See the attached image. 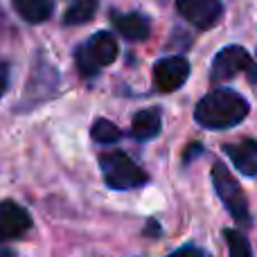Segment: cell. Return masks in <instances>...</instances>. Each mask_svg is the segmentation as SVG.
<instances>
[{
    "instance_id": "7",
    "label": "cell",
    "mask_w": 257,
    "mask_h": 257,
    "mask_svg": "<svg viewBox=\"0 0 257 257\" xmlns=\"http://www.w3.org/2000/svg\"><path fill=\"white\" fill-rule=\"evenodd\" d=\"M176 9L187 23H192L199 30L214 27L223 14L221 0H178Z\"/></svg>"
},
{
    "instance_id": "18",
    "label": "cell",
    "mask_w": 257,
    "mask_h": 257,
    "mask_svg": "<svg viewBox=\"0 0 257 257\" xmlns=\"http://www.w3.org/2000/svg\"><path fill=\"white\" fill-rule=\"evenodd\" d=\"M201 151H203V149H201V145H190V149L185 151V160H187V163H190V160L194 158V156H199Z\"/></svg>"
},
{
    "instance_id": "16",
    "label": "cell",
    "mask_w": 257,
    "mask_h": 257,
    "mask_svg": "<svg viewBox=\"0 0 257 257\" xmlns=\"http://www.w3.org/2000/svg\"><path fill=\"white\" fill-rule=\"evenodd\" d=\"M7 84H9V66L5 61H0V97L7 90Z\"/></svg>"
},
{
    "instance_id": "13",
    "label": "cell",
    "mask_w": 257,
    "mask_h": 257,
    "mask_svg": "<svg viewBox=\"0 0 257 257\" xmlns=\"http://www.w3.org/2000/svg\"><path fill=\"white\" fill-rule=\"evenodd\" d=\"M95 14H97V0H77L75 5H70L63 21L66 25H84V23L93 21Z\"/></svg>"
},
{
    "instance_id": "14",
    "label": "cell",
    "mask_w": 257,
    "mask_h": 257,
    "mask_svg": "<svg viewBox=\"0 0 257 257\" xmlns=\"http://www.w3.org/2000/svg\"><path fill=\"white\" fill-rule=\"evenodd\" d=\"M90 136H93V140L99 142V145H113V142H117L122 138V131L117 128V124H113L111 120L99 117V120H95L93 128H90Z\"/></svg>"
},
{
    "instance_id": "5",
    "label": "cell",
    "mask_w": 257,
    "mask_h": 257,
    "mask_svg": "<svg viewBox=\"0 0 257 257\" xmlns=\"http://www.w3.org/2000/svg\"><path fill=\"white\" fill-rule=\"evenodd\" d=\"M239 72H248L250 81L257 84V66L241 45H228L214 54L212 66H210V79L212 81H228Z\"/></svg>"
},
{
    "instance_id": "10",
    "label": "cell",
    "mask_w": 257,
    "mask_h": 257,
    "mask_svg": "<svg viewBox=\"0 0 257 257\" xmlns=\"http://www.w3.org/2000/svg\"><path fill=\"white\" fill-rule=\"evenodd\" d=\"M163 128V113L160 108H142L133 115L131 122V136L140 142L154 140Z\"/></svg>"
},
{
    "instance_id": "2",
    "label": "cell",
    "mask_w": 257,
    "mask_h": 257,
    "mask_svg": "<svg viewBox=\"0 0 257 257\" xmlns=\"http://www.w3.org/2000/svg\"><path fill=\"white\" fill-rule=\"evenodd\" d=\"M102 176L111 190H133L149 181L147 172L138 167L124 151H108L99 156Z\"/></svg>"
},
{
    "instance_id": "1",
    "label": "cell",
    "mask_w": 257,
    "mask_h": 257,
    "mask_svg": "<svg viewBox=\"0 0 257 257\" xmlns=\"http://www.w3.org/2000/svg\"><path fill=\"white\" fill-rule=\"evenodd\" d=\"M248 102L232 88H217L208 93L194 108V120L203 128L223 131L232 128L248 115Z\"/></svg>"
},
{
    "instance_id": "6",
    "label": "cell",
    "mask_w": 257,
    "mask_h": 257,
    "mask_svg": "<svg viewBox=\"0 0 257 257\" xmlns=\"http://www.w3.org/2000/svg\"><path fill=\"white\" fill-rule=\"evenodd\" d=\"M190 77V63L187 59L178 57H163L160 61H156L154 66V81L156 88L163 90V93H172V90H178Z\"/></svg>"
},
{
    "instance_id": "3",
    "label": "cell",
    "mask_w": 257,
    "mask_h": 257,
    "mask_svg": "<svg viewBox=\"0 0 257 257\" xmlns=\"http://www.w3.org/2000/svg\"><path fill=\"white\" fill-rule=\"evenodd\" d=\"M117 57V41L108 32H97L90 36L84 45H79L75 52L77 68L84 77H93L99 72V68L113 63Z\"/></svg>"
},
{
    "instance_id": "15",
    "label": "cell",
    "mask_w": 257,
    "mask_h": 257,
    "mask_svg": "<svg viewBox=\"0 0 257 257\" xmlns=\"http://www.w3.org/2000/svg\"><path fill=\"white\" fill-rule=\"evenodd\" d=\"M223 237H226L228 250H230L232 257H250V255H253V248H250L248 239H246L239 230L226 228V230H223Z\"/></svg>"
},
{
    "instance_id": "11",
    "label": "cell",
    "mask_w": 257,
    "mask_h": 257,
    "mask_svg": "<svg viewBox=\"0 0 257 257\" xmlns=\"http://www.w3.org/2000/svg\"><path fill=\"white\" fill-rule=\"evenodd\" d=\"M113 23H115L117 32L128 41H145L149 36V18L142 16L138 12L131 14H113Z\"/></svg>"
},
{
    "instance_id": "17",
    "label": "cell",
    "mask_w": 257,
    "mask_h": 257,
    "mask_svg": "<svg viewBox=\"0 0 257 257\" xmlns=\"http://www.w3.org/2000/svg\"><path fill=\"white\" fill-rule=\"evenodd\" d=\"M176 255H205V250L194 248V246H183V248L176 250Z\"/></svg>"
},
{
    "instance_id": "12",
    "label": "cell",
    "mask_w": 257,
    "mask_h": 257,
    "mask_svg": "<svg viewBox=\"0 0 257 257\" xmlns=\"http://www.w3.org/2000/svg\"><path fill=\"white\" fill-rule=\"evenodd\" d=\"M14 9L25 18L27 23H43L52 16L50 0H12Z\"/></svg>"
},
{
    "instance_id": "8",
    "label": "cell",
    "mask_w": 257,
    "mask_h": 257,
    "mask_svg": "<svg viewBox=\"0 0 257 257\" xmlns=\"http://www.w3.org/2000/svg\"><path fill=\"white\" fill-rule=\"evenodd\" d=\"M32 228V219L23 205L16 201H0V241H12L23 237Z\"/></svg>"
},
{
    "instance_id": "19",
    "label": "cell",
    "mask_w": 257,
    "mask_h": 257,
    "mask_svg": "<svg viewBox=\"0 0 257 257\" xmlns=\"http://www.w3.org/2000/svg\"><path fill=\"white\" fill-rule=\"evenodd\" d=\"M0 255H12V250H5V248H0Z\"/></svg>"
},
{
    "instance_id": "9",
    "label": "cell",
    "mask_w": 257,
    "mask_h": 257,
    "mask_svg": "<svg viewBox=\"0 0 257 257\" xmlns=\"http://www.w3.org/2000/svg\"><path fill=\"white\" fill-rule=\"evenodd\" d=\"M223 154L230 158V163L241 172L244 176H255L257 174V142L250 138H244L239 142H228L223 145Z\"/></svg>"
},
{
    "instance_id": "4",
    "label": "cell",
    "mask_w": 257,
    "mask_h": 257,
    "mask_svg": "<svg viewBox=\"0 0 257 257\" xmlns=\"http://www.w3.org/2000/svg\"><path fill=\"white\" fill-rule=\"evenodd\" d=\"M212 183H214V190H217L219 199L223 201V205L228 208V212L232 214V219L239 221V223H244V226H250V210H248L246 194L241 192L239 183L232 178V174L228 172L226 165L214 163Z\"/></svg>"
}]
</instances>
